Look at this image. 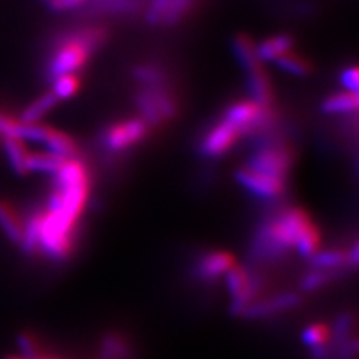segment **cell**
I'll use <instances>...</instances> for the list:
<instances>
[{
    "label": "cell",
    "mask_w": 359,
    "mask_h": 359,
    "mask_svg": "<svg viewBox=\"0 0 359 359\" xmlns=\"http://www.w3.org/2000/svg\"><path fill=\"white\" fill-rule=\"evenodd\" d=\"M255 48L259 62H276L289 53L292 48V39L287 35H278L261 42Z\"/></svg>",
    "instance_id": "7c38bea8"
},
{
    "label": "cell",
    "mask_w": 359,
    "mask_h": 359,
    "mask_svg": "<svg viewBox=\"0 0 359 359\" xmlns=\"http://www.w3.org/2000/svg\"><path fill=\"white\" fill-rule=\"evenodd\" d=\"M65 161L54 156L48 151L41 153H29L27 157V172H39V174H55L59 171Z\"/></svg>",
    "instance_id": "e0dca14e"
},
{
    "label": "cell",
    "mask_w": 359,
    "mask_h": 359,
    "mask_svg": "<svg viewBox=\"0 0 359 359\" xmlns=\"http://www.w3.org/2000/svg\"><path fill=\"white\" fill-rule=\"evenodd\" d=\"M192 4L194 0H170V2H168V9H166L163 22H166V25L177 22L187 13L190 6H192Z\"/></svg>",
    "instance_id": "cb8c5ba5"
},
{
    "label": "cell",
    "mask_w": 359,
    "mask_h": 359,
    "mask_svg": "<svg viewBox=\"0 0 359 359\" xmlns=\"http://www.w3.org/2000/svg\"><path fill=\"white\" fill-rule=\"evenodd\" d=\"M0 138H2V137H0Z\"/></svg>",
    "instance_id": "f546056e"
},
{
    "label": "cell",
    "mask_w": 359,
    "mask_h": 359,
    "mask_svg": "<svg viewBox=\"0 0 359 359\" xmlns=\"http://www.w3.org/2000/svg\"><path fill=\"white\" fill-rule=\"evenodd\" d=\"M43 2H47L53 11H60L62 13V11H69L80 6L84 0H43Z\"/></svg>",
    "instance_id": "83f0119b"
},
{
    "label": "cell",
    "mask_w": 359,
    "mask_h": 359,
    "mask_svg": "<svg viewBox=\"0 0 359 359\" xmlns=\"http://www.w3.org/2000/svg\"><path fill=\"white\" fill-rule=\"evenodd\" d=\"M41 220H42V208H38L25 220V229H22L21 238V250L26 255H35L39 249V232H41Z\"/></svg>",
    "instance_id": "4fadbf2b"
},
{
    "label": "cell",
    "mask_w": 359,
    "mask_h": 359,
    "mask_svg": "<svg viewBox=\"0 0 359 359\" xmlns=\"http://www.w3.org/2000/svg\"><path fill=\"white\" fill-rule=\"evenodd\" d=\"M233 51L237 54L240 63L243 65L247 74L257 69L259 66V60H257L256 48L252 45V42L245 36H237L233 41Z\"/></svg>",
    "instance_id": "d6986e66"
},
{
    "label": "cell",
    "mask_w": 359,
    "mask_h": 359,
    "mask_svg": "<svg viewBox=\"0 0 359 359\" xmlns=\"http://www.w3.org/2000/svg\"><path fill=\"white\" fill-rule=\"evenodd\" d=\"M331 337V331L325 323H314L310 325L302 332V341H304L311 349H316V347L327 346L328 340Z\"/></svg>",
    "instance_id": "ffe728a7"
},
{
    "label": "cell",
    "mask_w": 359,
    "mask_h": 359,
    "mask_svg": "<svg viewBox=\"0 0 359 359\" xmlns=\"http://www.w3.org/2000/svg\"><path fill=\"white\" fill-rule=\"evenodd\" d=\"M235 265L233 256L228 252H207L196 261L195 274L205 282L226 274Z\"/></svg>",
    "instance_id": "9c48e42d"
},
{
    "label": "cell",
    "mask_w": 359,
    "mask_h": 359,
    "mask_svg": "<svg viewBox=\"0 0 359 359\" xmlns=\"http://www.w3.org/2000/svg\"><path fill=\"white\" fill-rule=\"evenodd\" d=\"M334 274H335L334 271H325V269L314 268L311 273H309L307 276L302 277L301 283H299L301 290L311 292V290H316V289L327 286L332 280Z\"/></svg>",
    "instance_id": "44dd1931"
},
{
    "label": "cell",
    "mask_w": 359,
    "mask_h": 359,
    "mask_svg": "<svg viewBox=\"0 0 359 359\" xmlns=\"http://www.w3.org/2000/svg\"><path fill=\"white\" fill-rule=\"evenodd\" d=\"M341 84L346 88V92L356 93L358 95V87H359V72L355 66L347 67L346 71L341 74Z\"/></svg>",
    "instance_id": "4316f807"
},
{
    "label": "cell",
    "mask_w": 359,
    "mask_h": 359,
    "mask_svg": "<svg viewBox=\"0 0 359 359\" xmlns=\"http://www.w3.org/2000/svg\"><path fill=\"white\" fill-rule=\"evenodd\" d=\"M299 302H301V297L297 294V292H282V294H277L271 298L255 299L250 306L245 307V310L241 313V316L250 318V319H259V318L268 316V314L295 309Z\"/></svg>",
    "instance_id": "8992f818"
},
{
    "label": "cell",
    "mask_w": 359,
    "mask_h": 359,
    "mask_svg": "<svg viewBox=\"0 0 359 359\" xmlns=\"http://www.w3.org/2000/svg\"><path fill=\"white\" fill-rule=\"evenodd\" d=\"M43 145H45V149H47L45 151L57 156L63 161L74 159V156H75V144L63 132L51 129L48 138H47V141H45Z\"/></svg>",
    "instance_id": "2e32d148"
},
{
    "label": "cell",
    "mask_w": 359,
    "mask_h": 359,
    "mask_svg": "<svg viewBox=\"0 0 359 359\" xmlns=\"http://www.w3.org/2000/svg\"><path fill=\"white\" fill-rule=\"evenodd\" d=\"M55 104H57L55 96L53 93H45L33 100L30 105H27L25 111L21 112L18 120L21 123H39V120L47 116L48 112L55 107Z\"/></svg>",
    "instance_id": "9a60e30c"
},
{
    "label": "cell",
    "mask_w": 359,
    "mask_h": 359,
    "mask_svg": "<svg viewBox=\"0 0 359 359\" xmlns=\"http://www.w3.org/2000/svg\"><path fill=\"white\" fill-rule=\"evenodd\" d=\"M276 62H277L280 69L287 72V74H292V75L302 76V75H306L309 72L307 63L302 59H299L298 55H294V54L287 53V54L283 55V57H280Z\"/></svg>",
    "instance_id": "603a6c76"
},
{
    "label": "cell",
    "mask_w": 359,
    "mask_h": 359,
    "mask_svg": "<svg viewBox=\"0 0 359 359\" xmlns=\"http://www.w3.org/2000/svg\"><path fill=\"white\" fill-rule=\"evenodd\" d=\"M240 135L241 133L235 129L231 123H228L226 120H222L217 126L212 128L205 135L204 141H202V153L211 157L222 156L232 147Z\"/></svg>",
    "instance_id": "ba28073f"
},
{
    "label": "cell",
    "mask_w": 359,
    "mask_h": 359,
    "mask_svg": "<svg viewBox=\"0 0 359 359\" xmlns=\"http://www.w3.org/2000/svg\"><path fill=\"white\" fill-rule=\"evenodd\" d=\"M358 108V95L356 93H339L328 97L323 102L322 109L327 114H349Z\"/></svg>",
    "instance_id": "ac0fdd59"
},
{
    "label": "cell",
    "mask_w": 359,
    "mask_h": 359,
    "mask_svg": "<svg viewBox=\"0 0 359 359\" xmlns=\"http://www.w3.org/2000/svg\"><path fill=\"white\" fill-rule=\"evenodd\" d=\"M51 359H53V358H51Z\"/></svg>",
    "instance_id": "4dcf8cb0"
},
{
    "label": "cell",
    "mask_w": 359,
    "mask_h": 359,
    "mask_svg": "<svg viewBox=\"0 0 359 359\" xmlns=\"http://www.w3.org/2000/svg\"><path fill=\"white\" fill-rule=\"evenodd\" d=\"M138 104L144 116V123H151V125L174 116L175 112L172 99L157 86H150L147 90H144Z\"/></svg>",
    "instance_id": "277c9868"
},
{
    "label": "cell",
    "mask_w": 359,
    "mask_h": 359,
    "mask_svg": "<svg viewBox=\"0 0 359 359\" xmlns=\"http://www.w3.org/2000/svg\"><path fill=\"white\" fill-rule=\"evenodd\" d=\"M145 135V123L142 120H128L112 126L105 133V145L111 151H121L137 144Z\"/></svg>",
    "instance_id": "52a82bcc"
},
{
    "label": "cell",
    "mask_w": 359,
    "mask_h": 359,
    "mask_svg": "<svg viewBox=\"0 0 359 359\" xmlns=\"http://www.w3.org/2000/svg\"><path fill=\"white\" fill-rule=\"evenodd\" d=\"M18 346L22 352V356H25L26 359H32L41 353L38 349L36 339L30 334H21L18 337Z\"/></svg>",
    "instance_id": "d4e9b609"
},
{
    "label": "cell",
    "mask_w": 359,
    "mask_h": 359,
    "mask_svg": "<svg viewBox=\"0 0 359 359\" xmlns=\"http://www.w3.org/2000/svg\"><path fill=\"white\" fill-rule=\"evenodd\" d=\"M237 182L252 192L253 195L259 196L262 199H274L283 194L285 190V182L283 180L268 177L259 172H255L249 168H241L240 171L235 174Z\"/></svg>",
    "instance_id": "5b68a950"
},
{
    "label": "cell",
    "mask_w": 359,
    "mask_h": 359,
    "mask_svg": "<svg viewBox=\"0 0 359 359\" xmlns=\"http://www.w3.org/2000/svg\"><path fill=\"white\" fill-rule=\"evenodd\" d=\"M278 217L285 224L292 245L302 257H311L319 252L320 232L306 211L301 208H287L280 212Z\"/></svg>",
    "instance_id": "7a4b0ae2"
},
{
    "label": "cell",
    "mask_w": 359,
    "mask_h": 359,
    "mask_svg": "<svg viewBox=\"0 0 359 359\" xmlns=\"http://www.w3.org/2000/svg\"><path fill=\"white\" fill-rule=\"evenodd\" d=\"M249 75V90L252 95V102L264 109H268L271 104V88L266 75L262 72L261 67L247 74Z\"/></svg>",
    "instance_id": "5bb4252c"
},
{
    "label": "cell",
    "mask_w": 359,
    "mask_h": 359,
    "mask_svg": "<svg viewBox=\"0 0 359 359\" xmlns=\"http://www.w3.org/2000/svg\"><path fill=\"white\" fill-rule=\"evenodd\" d=\"M78 88V80L75 75H62L54 78V86H53V95L55 99H67L75 95Z\"/></svg>",
    "instance_id": "7402d4cb"
},
{
    "label": "cell",
    "mask_w": 359,
    "mask_h": 359,
    "mask_svg": "<svg viewBox=\"0 0 359 359\" xmlns=\"http://www.w3.org/2000/svg\"><path fill=\"white\" fill-rule=\"evenodd\" d=\"M5 359H26V358L25 356H8Z\"/></svg>",
    "instance_id": "f1b7e54d"
},
{
    "label": "cell",
    "mask_w": 359,
    "mask_h": 359,
    "mask_svg": "<svg viewBox=\"0 0 359 359\" xmlns=\"http://www.w3.org/2000/svg\"><path fill=\"white\" fill-rule=\"evenodd\" d=\"M245 168L268 177L283 180L287 175L290 168V154L283 145L266 144L257 150Z\"/></svg>",
    "instance_id": "3957f363"
},
{
    "label": "cell",
    "mask_w": 359,
    "mask_h": 359,
    "mask_svg": "<svg viewBox=\"0 0 359 359\" xmlns=\"http://www.w3.org/2000/svg\"><path fill=\"white\" fill-rule=\"evenodd\" d=\"M0 228L11 241L15 244L21 243L25 220L20 217L17 210L6 201H0Z\"/></svg>",
    "instance_id": "30bf717a"
},
{
    "label": "cell",
    "mask_w": 359,
    "mask_h": 359,
    "mask_svg": "<svg viewBox=\"0 0 359 359\" xmlns=\"http://www.w3.org/2000/svg\"><path fill=\"white\" fill-rule=\"evenodd\" d=\"M104 38L105 33L99 29H86L66 38L53 55L50 75L53 78L74 75V72L84 65L87 55L104 41Z\"/></svg>",
    "instance_id": "6da1fadb"
},
{
    "label": "cell",
    "mask_w": 359,
    "mask_h": 359,
    "mask_svg": "<svg viewBox=\"0 0 359 359\" xmlns=\"http://www.w3.org/2000/svg\"><path fill=\"white\" fill-rule=\"evenodd\" d=\"M4 151L9 166L13 168L14 172L18 175H26L27 172V157L29 151L26 149L25 141L14 137L4 138Z\"/></svg>",
    "instance_id": "8fae6325"
},
{
    "label": "cell",
    "mask_w": 359,
    "mask_h": 359,
    "mask_svg": "<svg viewBox=\"0 0 359 359\" xmlns=\"http://www.w3.org/2000/svg\"><path fill=\"white\" fill-rule=\"evenodd\" d=\"M135 75H137L138 80H141L142 83L149 84V86H157L161 84L162 80V75L161 72L154 69L151 66H141L138 67L137 71H135Z\"/></svg>",
    "instance_id": "484cf974"
}]
</instances>
